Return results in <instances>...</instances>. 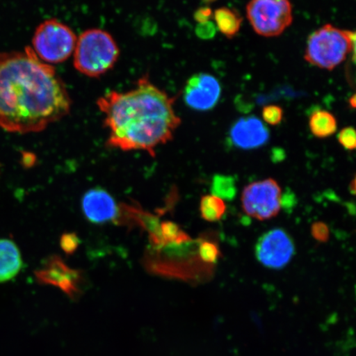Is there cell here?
Here are the masks:
<instances>
[{
    "instance_id": "cell-5",
    "label": "cell",
    "mask_w": 356,
    "mask_h": 356,
    "mask_svg": "<svg viewBox=\"0 0 356 356\" xmlns=\"http://www.w3.org/2000/svg\"><path fill=\"white\" fill-rule=\"evenodd\" d=\"M76 42V35L70 26L56 19H48L35 29L32 49L40 60L52 65L68 60Z\"/></svg>"
},
{
    "instance_id": "cell-22",
    "label": "cell",
    "mask_w": 356,
    "mask_h": 356,
    "mask_svg": "<svg viewBox=\"0 0 356 356\" xmlns=\"http://www.w3.org/2000/svg\"><path fill=\"white\" fill-rule=\"evenodd\" d=\"M216 26L211 21L198 24L195 29V34L202 40H211L215 38L216 34Z\"/></svg>"
},
{
    "instance_id": "cell-4",
    "label": "cell",
    "mask_w": 356,
    "mask_h": 356,
    "mask_svg": "<svg viewBox=\"0 0 356 356\" xmlns=\"http://www.w3.org/2000/svg\"><path fill=\"white\" fill-rule=\"evenodd\" d=\"M355 33L353 31L326 24L309 35L305 60L318 68L333 70L347 56L355 54Z\"/></svg>"
},
{
    "instance_id": "cell-8",
    "label": "cell",
    "mask_w": 356,
    "mask_h": 356,
    "mask_svg": "<svg viewBox=\"0 0 356 356\" xmlns=\"http://www.w3.org/2000/svg\"><path fill=\"white\" fill-rule=\"evenodd\" d=\"M293 239L286 231L274 229L258 239L256 257L258 261L268 268L279 270L286 266L295 255Z\"/></svg>"
},
{
    "instance_id": "cell-9",
    "label": "cell",
    "mask_w": 356,
    "mask_h": 356,
    "mask_svg": "<svg viewBox=\"0 0 356 356\" xmlns=\"http://www.w3.org/2000/svg\"><path fill=\"white\" fill-rule=\"evenodd\" d=\"M184 93L186 104L191 108L210 111L220 99L221 86L219 80L210 74H195L186 82Z\"/></svg>"
},
{
    "instance_id": "cell-23",
    "label": "cell",
    "mask_w": 356,
    "mask_h": 356,
    "mask_svg": "<svg viewBox=\"0 0 356 356\" xmlns=\"http://www.w3.org/2000/svg\"><path fill=\"white\" fill-rule=\"evenodd\" d=\"M79 245V239L75 234H65L61 237L60 246L68 254H71L76 250Z\"/></svg>"
},
{
    "instance_id": "cell-20",
    "label": "cell",
    "mask_w": 356,
    "mask_h": 356,
    "mask_svg": "<svg viewBox=\"0 0 356 356\" xmlns=\"http://www.w3.org/2000/svg\"><path fill=\"white\" fill-rule=\"evenodd\" d=\"M337 139L341 145L343 146L346 149L350 151L355 149L356 136L353 127H348L342 129L339 134H338Z\"/></svg>"
},
{
    "instance_id": "cell-17",
    "label": "cell",
    "mask_w": 356,
    "mask_h": 356,
    "mask_svg": "<svg viewBox=\"0 0 356 356\" xmlns=\"http://www.w3.org/2000/svg\"><path fill=\"white\" fill-rule=\"evenodd\" d=\"M212 195L222 200H231L237 194L234 177L217 175L213 178L211 186Z\"/></svg>"
},
{
    "instance_id": "cell-14",
    "label": "cell",
    "mask_w": 356,
    "mask_h": 356,
    "mask_svg": "<svg viewBox=\"0 0 356 356\" xmlns=\"http://www.w3.org/2000/svg\"><path fill=\"white\" fill-rule=\"evenodd\" d=\"M213 17L216 21V29L227 38H234L241 29L243 17L233 8L227 7L218 8L213 12Z\"/></svg>"
},
{
    "instance_id": "cell-3",
    "label": "cell",
    "mask_w": 356,
    "mask_h": 356,
    "mask_svg": "<svg viewBox=\"0 0 356 356\" xmlns=\"http://www.w3.org/2000/svg\"><path fill=\"white\" fill-rule=\"evenodd\" d=\"M74 65L89 78H99L113 68L120 56L118 44L109 33L93 29L77 38L74 51Z\"/></svg>"
},
{
    "instance_id": "cell-18",
    "label": "cell",
    "mask_w": 356,
    "mask_h": 356,
    "mask_svg": "<svg viewBox=\"0 0 356 356\" xmlns=\"http://www.w3.org/2000/svg\"><path fill=\"white\" fill-rule=\"evenodd\" d=\"M199 256L207 264H216L220 257V249L216 244L204 241L200 244Z\"/></svg>"
},
{
    "instance_id": "cell-26",
    "label": "cell",
    "mask_w": 356,
    "mask_h": 356,
    "mask_svg": "<svg viewBox=\"0 0 356 356\" xmlns=\"http://www.w3.org/2000/svg\"><path fill=\"white\" fill-rule=\"evenodd\" d=\"M355 95H353V97H350V100H349V104H350V106L351 108H355V106H356V102H355Z\"/></svg>"
},
{
    "instance_id": "cell-13",
    "label": "cell",
    "mask_w": 356,
    "mask_h": 356,
    "mask_svg": "<svg viewBox=\"0 0 356 356\" xmlns=\"http://www.w3.org/2000/svg\"><path fill=\"white\" fill-rule=\"evenodd\" d=\"M22 266V258L17 244L10 239L0 238V283L17 277Z\"/></svg>"
},
{
    "instance_id": "cell-6",
    "label": "cell",
    "mask_w": 356,
    "mask_h": 356,
    "mask_svg": "<svg viewBox=\"0 0 356 356\" xmlns=\"http://www.w3.org/2000/svg\"><path fill=\"white\" fill-rule=\"evenodd\" d=\"M246 11L253 30L265 38L282 35L293 19L289 0H250Z\"/></svg>"
},
{
    "instance_id": "cell-21",
    "label": "cell",
    "mask_w": 356,
    "mask_h": 356,
    "mask_svg": "<svg viewBox=\"0 0 356 356\" xmlns=\"http://www.w3.org/2000/svg\"><path fill=\"white\" fill-rule=\"evenodd\" d=\"M311 234L320 243H327L330 238V229L323 222H315L311 226Z\"/></svg>"
},
{
    "instance_id": "cell-12",
    "label": "cell",
    "mask_w": 356,
    "mask_h": 356,
    "mask_svg": "<svg viewBox=\"0 0 356 356\" xmlns=\"http://www.w3.org/2000/svg\"><path fill=\"white\" fill-rule=\"evenodd\" d=\"M40 282L53 284L69 295L78 291L79 271L71 269L60 257H53L35 273Z\"/></svg>"
},
{
    "instance_id": "cell-11",
    "label": "cell",
    "mask_w": 356,
    "mask_h": 356,
    "mask_svg": "<svg viewBox=\"0 0 356 356\" xmlns=\"http://www.w3.org/2000/svg\"><path fill=\"white\" fill-rule=\"evenodd\" d=\"M82 209L87 219L93 224H104L119 219L118 204L104 189L95 188L84 194Z\"/></svg>"
},
{
    "instance_id": "cell-16",
    "label": "cell",
    "mask_w": 356,
    "mask_h": 356,
    "mask_svg": "<svg viewBox=\"0 0 356 356\" xmlns=\"http://www.w3.org/2000/svg\"><path fill=\"white\" fill-rule=\"evenodd\" d=\"M226 209L225 200L212 194L204 195L200 200V216L208 222L220 220L226 213Z\"/></svg>"
},
{
    "instance_id": "cell-10",
    "label": "cell",
    "mask_w": 356,
    "mask_h": 356,
    "mask_svg": "<svg viewBox=\"0 0 356 356\" xmlns=\"http://www.w3.org/2000/svg\"><path fill=\"white\" fill-rule=\"evenodd\" d=\"M232 144L244 150L256 149L264 146L270 140V132L266 124L256 117L238 120L230 129Z\"/></svg>"
},
{
    "instance_id": "cell-27",
    "label": "cell",
    "mask_w": 356,
    "mask_h": 356,
    "mask_svg": "<svg viewBox=\"0 0 356 356\" xmlns=\"http://www.w3.org/2000/svg\"><path fill=\"white\" fill-rule=\"evenodd\" d=\"M350 191L351 194L355 195V179L353 180V181L350 182Z\"/></svg>"
},
{
    "instance_id": "cell-15",
    "label": "cell",
    "mask_w": 356,
    "mask_h": 356,
    "mask_svg": "<svg viewBox=\"0 0 356 356\" xmlns=\"http://www.w3.org/2000/svg\"><path fill=\"white\" fill-rule=\"evenodd\" d=\"M309 129L312 134L319 139L330 137L337 131V118L327 111H315L309 118Z\"/></svg>"
},
{
    "instance_id": "cell-2",
    "label": "cell",
    "mask_w": 356,
    "mask_h": 356,
    "mask_svg": "<svg viewBox=\"0 0 356 356\" xmlns=\"http://www.w3.org/2000/svg\"><path fill=\"white\" fill-rule=\"evenodd\" d=\"M173 97L145 74L127 92L111 91L97 101L108 130L106 145L122 151H146L155 155L181 124Z\"/></svg>"
},
{
    "instance_id": "cell-28",
    "label": "cell",
    "mask_w": 356,
    "mask_h": 356,
    "mask_svg": "<svg viewBox=\"0 0 356 356\" xmlns=\"http://www.w3.org/2000/svg\"><path fill=\"white\" fill-rule=\"evenodd\" d=\"M202 1L204 3L209 4V3H215L217 1V0H202Z\"/></svg>"
},
{
    "instance_id": "cell-24",
    "label": "cell",
    "mask_w": 356,
    "mask_h": 356,
    "mask_svg": "<svg viewBox=\"0 0 356 356\" xmlns=\"http://www.w3.org/2000/svg\"><path fill=\"white\" fill-rule=\"evenodd\" d=\"M213 16V13L210 7H202L198 8L194 13V19L198 24L211 21Z\"/></svg>"
},
{
    "instance_id": "cell-7",
    "label": "cell",
    "mask_w": 356,
    "mask_h": 356,
    "mask_svg": "<svg viewBox=\"0 0 356 356\" xmlns=\"http://www.w3.org/2000/svg\"><path fill=\"white\" fill-rule=\"evenodd\" d=\"M241 202L248 216L261 221L270 220L282 210V188L273 178L254 181L243 189Z\"/></svg>"
},
{
    "instance_id": "cell-1",
    "label": "cell",
    "mask_w": 356,
    "mask_h": 356,
    "mask_svg": "<svg viewBox=\"0 0 356 356\" xmlns=\"http://www.w3.org/2000/svg\"><path fill=\"white\" fill-rule=\"evenodd\" d=\"M72 101L55 67L32 47L0 54V128L41 132L70 113Z\"/></svg>"
},
{
    "instance_id": "cell-19",
    "label": "cell",
    "mask_w": 356,
    "mask_h": 356,
    "mask_svg": "<svg viewBox=\"0 0 356 356\" xmlns=\"http://www.w3.org/2000/svg\"><path fill=\"white\" fill-rule=\"evenodd\" d=\"M262 119L270 126H277L283 120V109L277 105L264 106L261 111Z\"/></svg>"
},
{
    "instance_id": "cell-25",
    "label": "cell",
    "mask_w": 356,
    "mask_h": 356,
    "mask_svg": "<svg viewBox=\"0 0 356 356\" xmlns=\"http://www.w3.org/2000/svg\"><path fill=\"white\" fill-rule=\"evenodd\" d=\"M34 160L33 154L26 153L24 155V157H22V164L26 168H29L33 165Z\"/></svg>"
}]
</instances>
